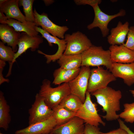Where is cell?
I'll return each mask as SVG.
<instances>
[{"mask_svg": "<svg viewBox=\"0 0 134 134\" xmlns=\"http://www.w3.org/2000/svg\"><path fill=\"white\" fill-rule=\"evenodd\" d=\"M91 94L96 97L98 103L102 106V111L106 113L105 115L102 116L103 119L107 121L119 119V115L116 112L120 109V101L122 94L120 90H116L107 86Z\"/></svg>", "mask_w": 134, "mask_h": 134, "instance_id": "6da1fadb", "label": "cell"}, {"mask_svg": "<svg viewBox=\"0 0 134 134\" xmlns=\"http://www.w3.org/2000/svg\"><path fill=\"white\" fill-rule=\"evenodd\" d=\"M51 82L47 79H44L38 93L47 104L53 109L59 104L63 100L71 94L68 83H64L57 87H52Z\"/></svg>", "mask_w": 134, "mask_h": 134, "instance_id": "7a4b0ae2", "label": "cell"}, {"mask_svg": "<svg viewBox=\"0 0 134 134\" xmlns=\"http://www.w3.org/2000/svg\"><path fill=\"white\" fill-rule=\"evenodd\" d=\"M82 66H105L107 69L111 68L112 63L109 50H105L101 46L93 45L81 54Z\"/></svg>", "mask_w": 134, "mask_h": 134, "instance_id": "3957f363", "label": "cell"}, {"mask_svg": "<svg viewBox=\"0 0 134 134\" xmlns=\"http://www.w3.org/2000/svg\"><path fill=\"white\" fill-rule=\"evenodd\" d=\"M64 39L67 42L65 55L81 54L93 45L87 37L79 31L65 34Z\"/></svg>", "mask_w": 134, "mask_h": 134, "instance_id": "277c9868", "label": "cell"}, {"mask_svg": "<svg viewBox=\"0 0 134 134\" xmlns=\"http://www.w3.org/2000/svg\"><path fill=\"white\" fill-rule=\"evenodd\" d=\"M86 95L85 100L76 113L75 116L82 119L85 124L98 127L101 124L105 126V123L98 114L96 105L91 100L90 93L87 91Z\"/></svg>", "mask_w": 134, "mask_h": 134, "instance_id": "5b68a950", "label": "cell"}, {"mask_svg": "<svg viewBox=\"0 0 134 134\" xmlns=\"http://www.w3.org/2000/svg\"><path fill=\"white\" fill-rule=\"evenodd\" d=\"M116 78L107 70L99 67L91 69L87 92L90 93L107 86L110 82L115 81Z\"/></svg>", "mask_w": 134, "mask_h": 134, "instance_id": "8992f818", "label": "cell"}, {"mask_svg": "<svg viewBox=\"0 0 134 134\" xmlns=\"http://www.w3.org/2000/svg\"><path fill=\"white\" fill-rule=\"evenodd\" d=\"M53 111L46 103L43 99L36 94L35 100L29 110V124L30 125L46 120L52 116Z\"/></svg>", "mask_w": 134, "mask_h": 134, "instance_id": "52a82bcc", "label": "cell"}, {"mask_svg": "<svg viewBox=\"0 0 134 134\" xmlns=\"http://www.w3.org/2000/svg\"><path fill=\"white\" fill-rule=\"evenodd\" d=\"M90 70V67H81L78 75L68 83L71 94L79 98L83 103L86 99Z\"/></svg>", "mask_w": 134, "mask_h": 134, "instance_id": "ba28073f", "label": "cell"}, {"mask_svg": "<svg viewBox=\"0 0 134 134\" xmlns=\"http://www.w3.org/2000/svg\"><path fill=\"white\" fill-rule=\"evenodd\" d=\"M95 17L93 22L87 26V28L90 30L96 27L100 29L103 37H106L109 33V29L108 25L109 22L113 19L119 17L123 16L126 14L125 10L121 9L118 13L110 15L102 12L98 5L93 7Z\"/></svg>", "mask_w": 134, "mask_h": 134, "instance_id": "9c48e42d", "label": "cell"}, {"mask_svg": "<svg viewBox=\"0 0 134 134\" xmlns=\"http://www.w3.org/2000/svg\"><path fill=\"white\" fill-rule=\"evenodd\" d=\"M43 42L42 37L39 35H38L32 36L29 35L25 32L21 33L18 43V50L15 53L12 62L9 65V69L7 75L9 76L11 74L12 65L17 58L29 49H30L32 51H35Z\"/></svg>", "mask_w": 134, "mask_h": 134, "instance_id": "30bf717a", "label": "cell"}, {"mask_svg": "<svg viewBox=\"0 0 134 134\" xmlns=\"http://www.w3.org/2000/svg\"><path fill=\"white\" fill-rule=\"evenodd\" d=\"M33 11L35 18L34 22L36 26H41L43 29L53 36L64 39L65 34L69 29L67 26L56 24L50 20L45 13L40 14L35 8Z\"/></svg>", "mask_w": 134, "mask_h": 134, "instance_id": "8fae6325", "label": "cell"}, {"mask_svg": "<svg viewBox=\"0 0 134 134\" xmlns=\"http://www.w3.org/2000/svg\"><path fill=\"white\" fill-rule=\"evenodd\" d=\"M35 28L36 31L40 33L42 37L45 38L48 42L49 46H53L52 44L58 45V48L57 52L53 55L45 54L41 51L38 50V53L43 55L46 59V63L49 64L51 62H55L58 60L63 55L67 46V42L64 39H60L57 37L53 36L38 26H35Z\"/></svg>", "mask_w": 134, "mask_h": 134, "instance_id": "7c38bea8", "label": "cell"}, {"mask_svg": "<svg viewBox=\"0 0 134 134\" xmlns=\"http://www.w3.org/2000/svg\"><path fill=\"white\" fill-rule=\"evenodd\" d=\"M53 116L45 120L29 125L27 127L16 131L15 134H49L57 126Z\"/></svg>", "mask_w": 134, "mask_h": 134, "instance_id": "4fadbf2b", "label": "cell"}, {"mask_svg": "<svg viewBox=\"0 0 134 134\" xmlns=\"http://www.w3.org/2000/svg\"><path fill=\"white\" fill-rule=\"evenodd\" d=\"M85 124L83 121L75 116L67 122L57 126L51 133L55 134H83Z\"/></svg>", "mask_w": 134, "mask_h": 134, "instance_id": "5bb4252c", "label": "cell"}, {"mask_svg": "<svg viewBox=\"0 0 134 134\" xmlns=\"http://www.w3.org/2000/svg\"><path fill=\"white\" fill-rule=\"evenodd\" d=\"M110 71L116 78L123 80L128 86L134 84V62L128 64L112 63Z\"/></svg>", "mask_w": 134, "mask_h": 134, "instance_id": "9a60e30c", "label": "cell"}, {"mask_svg": "<svg viewBox=\"0 0 134 134\" xmlns=\"http://www.w3.org/2000/svg\"><path fill=\"white\" fill-rule=\"evenodd\" d=\"M109 50L112 63L128 64L134 62V51L123 45H111Z\"/></svg>", "mask_w": 134, "mask_h": 134, "instance_id": "2e32d148", "label": "cell"}, {"mask_svg": "<svg viewBox=\"0 0 134 134\" xmlns=\"http://www.w3.org/2000/svg\"><path fill=\"white\" fill-rule=\"evenodd\" d=\"M19 0H0V12L5 14L8 18H12L24 23L28 22L19 7Z\"/></svg>", "mask_w": 134, "mask_h": 134, "instance_id": "e0dca14e", "label": "cell"}, {"mask_svg": "<svg viewBox=\"0 0 134 134\" xmlns=\"http://www.w3.org/2000/svg\"><path fill=\"white\" fill-rule=\"evenodd\" d=\"M21 33L15 31L14 28L8 24H1L0 25V38L4 44L7 43L14 52H17V45Z\"/></svg>", "mask_w": 134, "mask_h": 134, "instance_id": "ac0fdd59", "label": "cell"}, {"mask_svg": "<svg viewBox=\"0 0 134 134\" xmlns=\"http://www.w3.org/2000/svg\"><path fill=\"white\" fill-rule=\"evenodd\" d=\"M129 25L127 21L124 24L119 21L116 27L110 31V34L107 37L109 43L111 45H123L129 30Z\"/></svg>", "mask_w": 134, "mask_h": 134, "instance_id": "d6986e66", "label": "cell"}, {"mask_svg": "<svg viewBox=\"0 0 134 134\" xmlns=\"http://www.w3.org/2000/svg\"><path fill=\"white\" fill-rule=\"evenodd\" d=\"M80 69L81 68L68 69L60 67L56 69L53 74L54 79L52 83L60 85L64 83H68L77 76Z\"/></svg>", "mask_w": 134, "mask_h": 134, "instance_id": "ffe728a7", "label": "cell"}, {"mask_svg": "<svg viewBox=\"0 0 134 134\" xmlns=\"http://www.w3.org/2000/svg\"><path fill=\"white\" fill-rule=\"evenodd\" d=\"M0 23L8 24L12 27L16 31L24 32L31 36H36L39 33L35 29L36 25L34 22H28L26 23H24L15 19L8 18L0 22Z\"/></svg>", "mask_w": 134, "mask_h": 134, "instance_id": "44dd1931", "label": "cell"}, {"mask_svg": "<svg viewBox=\"0 0 134 134\" xmlns=\"http://www.w3.org/2000/svg\"><path fill=\"white\" fill-rule=\"evenodd\" d=\"M81 54L63 55L58 60L57 63L60 67L68 69H73L81 67Z\"/></svg>", "mask_w": 134, "mask_h": 134, "instance_id": "7402d4cb", "label": "cell"}, {"mask_svg": "<svg viewBox=\"0 0 134 134\" xmlns=\"http://www.w3.org/2000/svg\"><path fill=\"white\" fill-rule=\"evenodd\" d=\"M10 108L3 93L0 92V128L7 131L11 120Z\"/></svg>", "mask_w": 134, "mask_h": 134, "instance_id": "603a6c76", "label": "cell"}, {"mask_svg": "<svg viewBox=\"0 0 134 134\" xmlns=\"http://www.w3.org/2000/svg\"><path fill=\"white\" fill-rule=\"evenodd\" d=\"M52 109V116L56 122L57 126L64 124L75 116L76 113L67 110L60 104Z\"/></svg>", "mask_w": 134, "mask_h": 134, "instance_id": "cb8c5ba5", "label": "cell"}, {"mask_svg": "<svg viewBox=\"0 0 134 134\" xmlns=\"http://www.w3.org/2000/svg\"><path fill=\"white\" fill-rule=\"evenodd\" d=\"M83 103L79 98L71 94L65 98L59 104L67 110L76 113Z\"/></svg>", "mask_w": 134, "mask_h": 134, "instance_id": "d4e9b609", "label": "cell"}, {"mask_svg": "<svg viewBox=\"0 0 134 134\" xmlns=\"http://www.w3.org/2000/svg\"><path fill=\"white\" fill-rule=\"evenodd\" d=\"M34 0H19V5L23 7L26 21L34 22L35 18L33 10Z\"/></svg>", "mask_w": 134, "mask_h": 134, "instance_id": "484cf974", "label": "cell"}, {"mask_svg": "<svg viewBox=\"0 0 134 134\" xmlns=\"http://www.w3.org/2000/svg\"><path fill=\"white\" fill-rule=\"evenodd\" d=\"M15 54L11 47L6 46L1 41H0V59L8 62L9 65L12 62Z\"/></svg>", "mask_w": 134, "mask_h": 134, "instance_id": "4316f807", "label": "cell"}, {"mask_svg": "<svg viewBox=\"0 0 134 134\" xmlns=\"http://www.w3.org/2000/svg\"><path fill=\"white\" fill-rule=\"evenodd\" d=\"M124 106L123 111L119 114V117L123 119L126 122L133 123L134 122V102L125 103Z\"/></svg>", "mask_w": 134, "mask_h": 134, "instance_id": "83f0119b", "label": "cell"}, {"mask_svg": "<svg viewBox=\"0 0 134 134\" xmlns=\"http://www.w3.org/2000/svg\"><path fill=\"white\" fill-rule=\"evenodd\" d=\"M123 45L128 48L134 51V26L129 27L127 40Z\"/></svg>", "mask_w": 134, "mask_h": 134, "instance_id": "f1b7e54d", "label": "cell"}, {"mask_svg": "<svg viewBox=\"0 0 134 134\" xmlns=\"http://www.w3.org/2000/svg\"><path fill=\"white\" fill-rule=\"evenodd\" d=\"M101 0H75L74 1L77 5H89L93 8L101 3Z\"/></svg>", "mask_w": 134, "mask_h": 134, "instance_id": "f546056e", "label": "cell"}, {"mask_svg": "<svg viewBox=\"0 0 134 134\" xmlns=\"http://www.w3.org/2000/svg\"><path fill=\"white\" fill-rule=\"evenodd\" d=\"M98 127L85 124L84 134H101Z\"/></svg>", "mask_w": 134, "mask_h": 134, "instance_id": "4dcf8cb0", "label": "cell"}, {"mask_svg": "<svg viewBox=\"0 0 134 134\" xmlns=\"http://www.w3.org/2000/svg\"><path fill=\"white\" fill-rule=\"evenodd\" d=\"M119 125L120 128L125 130L128 134H134V132H132L124 123V122L120 119H118Z\"/></svg>", "mask_w": 134, "mask_h": 134, "instance_id": "1f68e13d", "label": "cell"}, {"mask_svg": "<svg viewBox=\"0 0 134 134\" xmlns=\"http://www.w3.org/2000/svg\"><path fill=\"white\" fill-rule=\"evenodd\" d=\"M101 134H128L124 130L120 128L106 133H102Z\"/></svg>", "mask_w": 134, "mask_h": 134, "instance_id": "d6a6232c", "label": "cell"}, {"mask_svg": "<svg viewBox=\"0 0 134 134\" xmlns=\"http://www.w3.org/2000/svg\"><path fill=\"white\" fill-rule=\"evenodd\" d=\"M3 68H0V85L4 82H8L9 80L5 78L2 74V71Z\"/></svg>", "mask_w": 134, "mask_h": 134, "instance_id": "836d02e7", "label": "cell"}, {"mask_svg": "<svg viewBox=\"0 0 134 134\" xmlns=\"http://www.w3.org/2000/svg\"><path fill=\"white\" fill-rule=\"evenodd\" d=\"M8 19L6 15L4 13L0 12V22L5 21Z\"/></svg>", "mask_w": 134, "mask_h": 134, "instance_id": "e575fe53", "label": "cell"}, {"mask_svg": "<svg viewBox=\"0 0 134 134\" xmlns=\"http://www.w3.org/2000/svg\"><path fill=\"white\" fill-rule=\"evenodd\" d=\"M44 3L46 6H48L53 3L54 1L52 0H43Z\"/></svg>", "mask_w": 134, "mask_h": 134, "instance_id": "d590c367", "label": "cell"}, {"mask_svg": "<svg viewBox=\"0 0 134 134\" xmlns=\"http://www.w3.org/2000/svg\"><path fill=\"white\" fill-rule=\"evenodd\" d=\"M6 65L5 62L0 59V68H4Z\"/></svg>", "mask_w": 134, "mask_h": 134, "instance_id": "8d00e7d4", "label": "cell"}, {"mask_svg": "<svg viewBox=\"0 0 134 134\" xmlns=\"http://www.w3.org/2000/svg\"><path fill=\"white\" fill-rule=\"evenodd\" d=\"M130 91L134 97V90H130Z\"/></svg>", "mask_w": 134, "mask_h": 134, "instance_id": "74e56055", "label": "cell"}, {"mask_svg": "<svg viewBox=\"0 0 134 134\" xmlns=\"http://www.w3.org/2000/svg\"><path fill=\"white\" fill-rule=\"evenodd\" d=\"M0 134H4L3 133H2L0 132Z\"/></svg>", "mask_w": 134, "mask_h": 134, "instance_id": "f35d334b", "label": "cell"}, {"mask_svg": "<svg viewBox=\"0 0 134 134\" xmlns=\"http://www.w3.org/2000/svg\"><path fill=\"white\" fill-rule=\"evenodd\" d=\"M49 134H53V133H50Z\"/></svg>", "mask_w": 134, "mask_h": 134, "instance_id": "ab89813d", "label": "cell"}, {"mask_svg": "<svg viewBox=\"0 0 134 134\" xmlns=\"http://www.w3.org/2000/svg\"></svg>", "mask_w": 134, "mask_h": 134, "instance_id": "60d3db41", "label": "cell"}]
</instances>
